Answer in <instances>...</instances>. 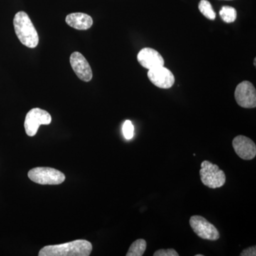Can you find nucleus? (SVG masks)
<instances>
[{
    "label": "nucleus",
    "instance_id": "nucleus-3",
    "mask_svg": "<svg viewBox=\"0 0 256 256\" xmlns=\"http://www.w3.org/2000/svg\"><path fill=\"white\" fill-rule=\"evenodd\" d=\"M200 174L202 182L210 188H222L226 181L223 170L220 169L218 165L207 160L202 162Z\"/></svg>",
    "mask_w": 256,
    "mask_h": 256
},
{
    "label": "nucleus",
    "instance_id": "nucleus-18",
    "mask_svg": "<svg viewBox=\"0 0 256 256\" xmlns=\"http://www.w3.org/2000/svg\"><path fill=\"white\" fill-rule=\"evenodd\" d=\"M240 256H256V246H252L246 249H244L240 254Z\"/></svg>",
    "mask_w": 256,
    "mask_h": 256
},
{
    "label": "nucleus",
    "instance_id": "nucleus-1",
    "mask_svg": "<svg viewBox=\"0 0 256 256\" xmlns=\"http://www.w3.org/2000/svg\"><path fill=\"white\" fill-rule=\"evenodd\" d=\"M92 246L86 240L47 246L42 248L38 252L40 256H88L92 254Z\"/></svg>",
    "mask_w": 256,
    "mask_h": 256
},
{
    "label": "nucleus",
    "instance_id": "nucleus-6",
    "mask_svg": "<svg viewBox=\"0 0 256 256\" xmlns=\"http://www.w3.org/2000/svg\"><path fill=\"white\" fill-rule=\"evenodd\" d=\"M190 224L194 232L200 238L208 240H217L220 238V232L217 228L202 216H192Z\"/></svg>",
    "mask_w": 256,
    "mask_h": 256
},
{
    "label": "nucleus",
    "instance_id": "nucleus-16",
    "mask_svg": "<svg viewBox=\"0 0 256 256\" xmlns=\"http://www.w3.org/2000/svg\"><path fill=\"white\" fill-rule=\"evenodd\" d=\"M134 128L130 120H126L122 126V133L126 140H131L134 137Z\"/></svg>",
    "mask_w": 256,
    "mask_h": 256
},
{
    "label": "nucleus",
    "instance_id": "nucleus-8",
    "mask_svg": "<svg viewBox=\"0 0 256 256\" xmlns=\"http://www.w3.org/2000/svg\"><path fill=\"white\" fill-rule=\"evenodd\" d=\"M148 76L150 80L160 88H170L175 82L174 76L171 70L165 68L164 66L150 69L148 72Z\"/></svg>",
    "mask_w": 256,
    "mask_h": 256
},
{
    "label": "nucleus",
    "instance_id": "nucleus-5",
    "mask_svg": "<svg viewBox=\"0 0 256 256\" xmlns=\"http://www.w3.org/2000/svg\"><path fill=\"white\" fill-rule=\"evenodd\" d=\"M52 116L47 111L36 108L28 111L24 121V128L28 136H36L38 128L42 124H50Z\"/></svg>",
    "mask_w": 256,
    "mask_h": 256
},
{
    "label": "nucleus",
    "instance_id": "nucleus-10",
    "mask_svg": "<svg viewBox=\"0 0 256 256\" xmlns=\"http://www.w3.org/2000/svg\"><path fill=\"white\" fill-rule=\"evenodd\" d=\"M232 144L236 153L242 159L252 160L255 158L256 146L250 138L244 136H236L234 138Z\"/></svg>",
    "mask_w": 256,
    "mask_h": 256
},
{
    "label": "nucleus",
    "instance_id": "nucleus-2",
    "mask_svg": "<svg viewBox=\"0 0 256 256\" xmlns=\"http://www.w3.org/2000/svg\"><path fill=\"white\" fill-rule=\"evenodd\" d=\"M14 28L18 38L22 44L34 48L38 45V33L30 16L24 12H18L14 18Z\"/></svg>",
    "mask_w": 256,
    "mask_h": 256
},
{
    "label": "nucleus",
    "instance_id": "nucleus-20",
    "mask_svg": "<svg viewBox=\"0 0 256 256\" xmlns=\"http://www.w3.org/2000/svg\"><path fill=\"white\" fill-rule=\"evenodd\" d=\"M256 58H255V60H254V66H256Z\"/></svg>",
    "mask_w": 256,
    "mask_h": 256
},
{
    "label": "nucleus",
    "instance_id": "nucleus-14",
    "mask_svg": "<svg viewBox=\"0 0 256 256\" xmlns=\"http://www.w3.org/2000/svg\"><path fill=\"white\" fill-rule=\"evenodd\" d=\"M220 15L225 22H234L237 18L236 10L232 6H224L220 10Z\"/></svg>",
    "mask_w": 256,
    "mask_h": 256
},
{
    "label": "nucleus",
    "instance_id": "nucleus-11",
    "mask_svg": "<svg viewBox=\"0 0 256 256\" xmlns=\"http://www.w3.org/2000/svg\"><path fill=\"white\" fill-rule=\"evenodd\" d=\"M138 60L142 66L148 70L163 66L164 60L162 55L156 50L144 48L140 50L138 54Z\"/></svg>",
    "mask_w": 256,
    "mask_h": 256
},
{
    "label": "nucleus",
    "instance_id": "nucleus-17",
    "mask_svg": "<svg viewBox=\"0 0 256 256\" xmlns=\"http://www.w3.org/2000/svg\"><path fill=\"white\" fill-rule=\"evenodd\" d=\"M154 256H178V254L174 249H160L153 254Z\"/></svg>",
    "mask_w": 256,
    "mask_h": 256
},
{
    "label": "nucleus",
    "instance_id": "nucleus-9",
    "mask_svg": "<svg viewBox=\"0 0 256 256\" xmlns=\"http://www.w3.org/2000/svg\"><path fill=\"white\" fill-rule=\"evenodd\" d=\"M70 63L74 72L82 82H89L92 78V69L86 58L79 53L74 52L70 57Z\"/></svg>",
    "mask_w": 256,
    "mask_h": 256
},
{
    "label": "nucleus",
    "instance_id": "nucleus-12",
    "mask_svg": "<svg viewBox=\"0 0 256 256\" xmlns=\"http://www.w3.org/2000/svg\"><path fill=\"white\" fill-rule=\"evenodd\" d=\"M66 22L68 26L76 30H87L92 28L94 21L90 15L82 12H76L67 15Z\"/></svg>",
    "mask_w": 256,
    "mask_h": 256
},
{
    "label": "nucleus",
    "instance_id": "nucleus-7",
    "mask_svg": "<svg viewBox=\"0 0 256 256\" xmlns=\"http://www.w3.org/2000/svg\"><path fill=\"white\" fill-rule=\"evenodd\" d=\"M235 99L240 107L244 108H255L256 90L252 82L248 80L240 82L236 88Z\"/></svg>",
    "mask_w": 256,
    "mask_h": 256
},
{
    "label": "nucleus",
    "instance_id": "nucleus-19",
    "mask_svg": "<svg viewBox=\"0 0 256 256\" xmlns=\"http://www.w3.org/2000/svg\"><path fill=\"white\" fill-rule=\"evenodd\" d=\"M195 256H204L202 255V254H197V255H196Z\"/></svg>",
    "mask_w": 256,
    "mask_h": 256
},
{
    "label": "nucleus",
    "instance_id": "nucleus-13",
    "mask_svg": "<svg viewBox=\"0 0 256 256\" xmlns=\"http://www.w3.org/2000/svg\"><path fill=\"white\" fill-rule=\"evenodd\" d=\"M146 242L144 239H138L132 242L126 254L127 256H142L146 252Z\"/></svg>",
    "mask_w": 256,
    "mask_h": 256
},
{
    "label": "nucleus",
    "instance_id": "nucleus-15",
    "mask_svg": "<svg viewBox=\"0 0 256 256\" xmlns=\"http://www.w3.org/2000/svg\"><path fill=\"white\" fill-rule=\"evenodd\" d=\"M198 10L201 12L202 14L210 20H214L216 18V13L212 4L208 0H201L198 4Z\"/></svg>",
    "mask_w": 256,
    "mask_h": 256
},
{
    "label": "nucleus",
    "instance_id": "nucleus-4",
    "mask_svg": "<svg viewBox=\"0 0 256 256\" xmlns=\"http://www.w3.org/2000/svg\"><path fill=\"white\" fill-rule=\"evenodd\" d=\"M28 178L42 185H57L65 181L66 176L60 170L50 168H35L28 172Z\"/></svg>",
    "mask_w": 256,
    "mask_h": 256
}]
</instances>
